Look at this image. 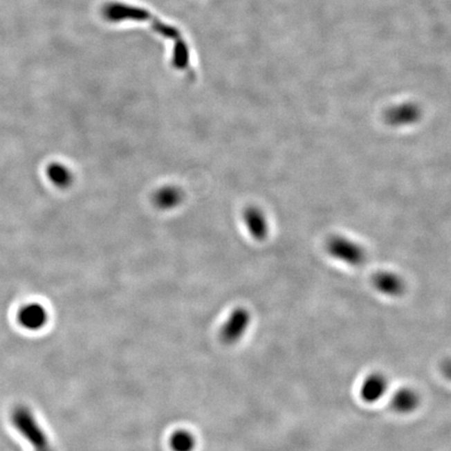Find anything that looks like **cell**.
Wrapping results in <instances>:
<instances>
[{"label":"cell","instance_id":"cell-1","mask_svg":"<svg viewBox=\"0 0 451 451\" xmlns=\"http://www.w3.org/2000/svg\"><path fill=\"white\" fill-rule=\"evenodd\" d=\"M104 15L110 21H122V20H136V21H147L151 24V28L159 33L165 38L171 39L175 47H174L173 62L176 68H187L190 65V50L185 41L182 39L181 35L176 28L162 24L160 20L156 19L149 12L138 8L130 7L128 5L122 3H111L107 6L104 10Z\"/></svg>","mask_w":451,"mask_h":451},{"label":"cell","instance_id":"cell-2","mask_svg":"<svg viewBox=\"0 0 451 451\" xmlns=\"http://www.w3.org/2000/svg\"><path fill=\"white\" fill-rule=\"evenodd\" d=\"M11 421L17 432L32 445L34 451H55L30 407L17 405L12 412Z\"/></svg>","mask_w":451,"mask_h":451},{"label":"cell","instance_id":"cell-3","mask_svg":"<svg viewBox=\"0 0 451 451\" xmlns=\"http://www.w3.org/2000/svg\"><path fill=\"white\" fill-rule=\"evenodd\" d=\"M326 251L334 259L348 266H360L367 260V253L362 246L344 237H330L326 243Z\"/></svg>","mask_w":451,"mask_h":451},{"label":"cell","instance_id":"cell-4","mask_svg":"<svg viewBox=\"0 0 451 451\" xmlns=\"http://www.w3.org/2000/svg\"><path fill=\"white\" fill-rule=\"evenodd\" d=\"M252 317L245 307H237L229 315L221 329V338L227 345L237 344L249 329Z\"/></svg>","mask_w":451,"mask_h":451},{"label":"cell","instance_id":"cell-5","mask_svg":"<svg viewBox=\"0 0 451 451\" xmlns=\"http://www.w3.org/2000/svg\"><path fill=\"white\" fill-rule=\"evenodd\" d=\"M422 109L416 102H403L385 111V122L393 128L413 126L421 120Z\"/></svg>","mask_w":451,"mask_h":451},{"label":"cell","instance_id":"cell-6","mask_svg":"<svg viewBox=\"0 0 451 451\" xmlns=\"http://www.w3.org/2000/svg\"><path fill=\"white\" fill-rule=\"evenodd\" d=\"M372 286L377 292L392 298H398L407 291L403 277L389 270H381L373 275Z\"/></svg>","mask_w":451,"mask_h":451},{"label":"cell","instance_id":"cell-7","mask_svg":"<svg viewBox=\"0 0 451 451\" xmlns=\"http://www.w3.org/2000/svg\"><path fill=\"white\" fill-rule=\"evenodd\" d=\"M387 389L389 380L387 376L380 372H373L362 381L360 391V398L364 403L373 405L385 397Z\"/></svg>","mask_w":451,"mask_h":451},{"label":"cell","instance_id":"cell-8","mask_svg":"<svg viewBox=\"0 0 451 451\" xmlns=\"http://www.w3.org/2000/svg\"><path fill=\"white\" fill-rule=\"evenodd\" d=\"M18 323L24 329L30 331H37L42 329L48 321V313L46 309L38 303H30L24 305L18 311Z\"/></svg>","mask_w":451,"mask_h":451},{"label":"cell","instance_id":"cell-9","mask_svg":"<svg viewBox=\"0 0 451 451\" xmlns=\"http://www.w3.org/2000/svg\"><path fill=\"white\" fill-rule=\"evenodd\" d=\"M243 223L250 237L262 241L268 235V223L264 211L256 206H250L243 212Z\"/></svg>","mask_w":451,"mask_h":451},{"label":"cell","instance_id":"cell-10","mask_svg":"<svg viewBox=\"0 0 451 451\" xmlns=\"http://www.w3.org/2000/svg\"><path fill=\"white\" fill-rule=\"evenodd\" d=\"M389 405L394 412L401 415H409L417 411L421 405V397L419 393L412 387H401L394 393Z\"/></svg>","mask_w":451,"mask_h":451},{"label":"cell","instance_id":"cell-11","mask_svg":"<svg viewBox=\"0 0 451 451\" xmlns=\"http://www.w3.org/2000/svg\"><path fill=\"white\" fill-rule=\"evenodd\" d=\"M184 194L176 186H164L155 192L153 196L154 204L161 210H172L183 202Z\"/></svg>","mask_w":451,"mask_h":451},{"label":"cell","instance_id":"cell-12","mask_svg":"<svg viewBox=\"0 0 451 451\" xmlns=\"http://www.w3.org/2000/svg\"><path fill=\"white\" fill-rule=\"evenodd\" d=\"M46 176L51 184L60 190L71 187L75 180L73 172L66 165L59 162H53L47 166Z\"/></svg>","mask_w":451,"mask_h":451},{"label":"cell","instance_id":"cell-13","mask_svg":"<svg viewBox=\"0 0 451 451\" xmlns=\"http://www.w3.org/2000/svg\"><path fill=\"white\" fill-rule=\"evenodd\" d=\"M171 446L174 451H192L196 446V439L186 430H178L171 438Z\"/></svg>","mask_w":451,"mask_h":451}]
</instances>
